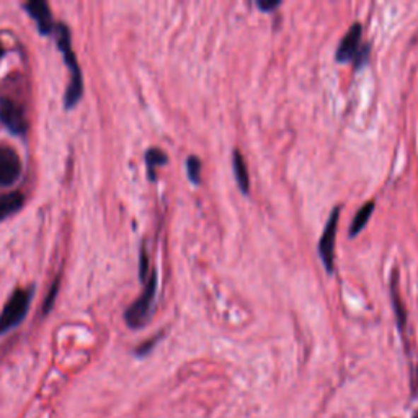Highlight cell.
<instances>
[{"instance_id": "cell-1", "label": "cell", "mask_w": 418, "mask_h": 418, "mask_svg": "<svg viewBox=\"0 0 418 418\" xmlns=\"http://www.w3.org/2000/svg\"><path fill=\"white\" fill-rule=\"evenodd\" d=\"M56 41H57V47L62 52V57H64V62L71 72V81H69V86L66 90V97H64V107L67 110L74 108L77 105L79 100L82 98V92H83V79H82V72L81 67H79L77 57L72 51V43H71V33H69V28L64 23H59L56 26Z\"/></svg>"}, {"instance_id": "cell-2", "label": "cell", "mask_w": 418, "mask_h": 418, "mask_svg": "<svg viewBox=\"0 0 418 418\" xmlns=\"http://www.w3.org/2000/svg\"><path fill=\"white\" fill-rule=\"evenodd\" d=\"M157 293V273L152 272L146 281L142 294L132 303L124 312V320L129 329H141L149 322L154 309V301Z\"/></svg>"}, {"instance_id": "cell-3", "label": "cell", "mask_w": 418, "mask_h": 418, "mask_svg": "<svg viewBox=\"0 0 418 418\" xmlns=\"http://www.w3.org/2000/svg\"><path fill=\"white\" fill-rule=\"evenodd\" d=\"M31 291L17 289L10 296L7 304L4 306L2 314H0V335L10 332L15 327L20 325L26 317V312L30 309Z\"/></svg>"}, {"instance_id": "cell-4", "label": "cell", "mask_w": 418, "mask_h": 418, "mask_svg": "<svg viewBox=\"0 0 418 418\" xmlns=\"http://www.w3.org/2000/svg\"><path fill=\"white\" fill-rule=\"evenodd\" d=\"M363 28L359 23H354L348 33L343 36L337 50V61H353L354 66L361 67L369 59V45L361 43Z\"/></svg>"}, {"instance_id": "cell-5", "label": "cell", "mask_w": 418, "mask_h": 418, "mask_svg": "<svg viewBox=\"0 0 418 418\" xmlns=\"http://www.w3.org/2000/svg\"><path fill=\"white\" fill-rule=\"evenodd\" d=\"M0 123L15 136H23L28 129L25 110L7 97H0Z\"/></svg>"}, {"instance_id": "cell-6", "label": "cell", "mask_w": 418, "mask_h": 418, "mask_svg": "<svg viewBox=\"0 0 418 418\" xmlns=\"http://www.w3.org/2000/svg\"><path fill=\"white\" fill-rule=\"evenodd\" d=\"M338 218H340V208L332 211L329 221L319 240V255L325 265V269L329 273L333 272V260H335V239L338 229Z\"/></svg>"}, {"instance_id": "cell-7", "label": "cell", "mask_w": 418, "mask_h": 418, "mask_svg": "<svg viewBox=\"0 0 418 418\" xmlns=\"http://www.w3.org/2000/svg\"><path fill=\"white\" fill-rule=\"evenodd\" d=\"M22 175V161L12 147L0 146V187H10Z\"/></svg>"}, {"instance_id": "cell-8", "label": "cell", "mask_w": 418, "mask_h": 418, "mask_svg": "<svg viewBox=\"0 0 418 418\" xmlns=\"http://www.w3.org/2000/svg\"><path fill=\"white\" fill-rule=\"evenodd\" d=\"M26 12L30 13V17L35 20L36 26H38V31L41 35H51L52 31L56 30L54 22H52V13L50 10V5L43 0H31L25 5Z\"/></svg>"}, {"instance_id": "cell-9", "label": "cell", "mask_w": 418, "mask_h": 418, "mask_svg": "<svg viewBox=\"0 0 418 418\" xmlns=\"http://www.w3.org/2000/svg\"><path fill=\"white\" fill-rule=\"evenodd\" d=\"M232 168H234V175H236L237 183H239V188L243 193H248V188H250V178H248L245 158H243V156L239 151H234V156H232Z\"/></svg>"}, {"instance_id": "cell-10", "label": "cell", "mask_w": 418, "mask_h": 418, "mask_svg": "<svg viewBox=\"0 0 418 418\" xmlns=\"http://www.w3.org/2000/svg\"><path fill=\"white\" fill-rule=\"evenodd\" d=\"M22 206H23V197L20 192H13V193L0 197V221H4L5 218H8V216L17 213Z\"/></svg>"}, {"instance_id": "cell-11", "label": "cell", "mask_w": 418, "mask_h": 418, "mask_svg": "<svg viewBox=\"0 0 418 418\" xmlns=\"http://www.w3.org/2000/svg\"><path fill=\"white\" fill-rule=\"evenodd\" d=\"M167 154L163 151L158 149V147H152L146 152V166H147V173H149V180L154 182L156 180V168L161 166H166L167 163Z\"/></svg>"}, {"instance_id": "cell-12", "label": "cell", "mask_w": 418, "mask_h": 418, "mask_svg": "<svg viewBox=\"0 0 418 418\" xmlns=\"http://www.w3.org/2000/svg\"><path fill=\"white\" fill-rule=\"evenodd\" d=\"M373 211H374V201H369V203L364 204L363 208L358 211L356 216H354V218H353L352 227H350V236L352 237L356 236L359 231H363V227L368 224L369 218H371Z\"/></svg>"}, {"instance_id": "cell-13", "label": "cell", "mask_w": 418, "mask_h": 418, "mask_svg": "<svg viewBox=\"0 0 418 418\" xmlns=\"http://www.w3.org/2000/svg\"><path fill=\"white\" fill-rule=\"evenodd\" d=\"M187 172L188 178L192 180L195 185L201 182V161L197 156H190L187 158Z\"/></svg>"}, {"instance_id": "cell-14", "label": "cell", "mask_w": 418, "mask_h": 418, "mask_svg": "<svg viewBox=\"0 0 418 418\" xmlns=\"http://www.w3.org/2000/svg\"><path fill=\"white\" fill-rule=\"evenodd\" d=\"M149 260H147V252H146V247L142 245L141 248V257H139V277H141V281L146 283L147 278H149Z\"/></svg>"}, {"instance_id": "cell-15", "label": "cell", "mask_w": 418, "mask_h": 418, "mask_svg": "<svg viewBox=\"0 0 418 418\" xmlns=\"http://www.w3.org/2000/svg\"><path fill=\"white\" fill-rule=\"evenodd\" d=\"M59 278L56 279L54 281V284H52L51 286V291H50V294H47V298H46V301H45V306H43V314L46 315L47 312L51 310V308H52V304H54V299H56V294H57V291H59Z\"/></svg>"}, {"instance_id": "cell-16", "label": "cell", "mask_w": 418, "mask_h": 418, "mask_svg": "<svg viewBox=\"0 0 418 418\" xmlns=\"http://www.w3.org/2000/svg\"><path fill=\"white\" fill-rule=\"evenodd\" d=\"M257 5L258 8L263 10V12H272V10L278 8L279 5H281V2H279V0H272V2H269V0H267V2H265V0H258Z\"/></svg>"}, {"instance_id": "cell-17", "label": "cell", "mask_w": 418, "mask_h": 418, "mask_svg": "<svg viewBox=\"0 0 418 418\" xmlns=\"http://www.w3.org/2000/svg\"><path fill=\"white\" fill-rule=\"evenodd\" d=\"M156 342H157V337H156V338H152V340H151V342H147V343H142V345H141L139 348H137V352H136V353H137V354H139V356H142V354H147V353H149V352H151V348L156 345Z\"/></svg>"}, {"instance_id": "cell-18", "label": "cell", "mask_w": 418, "mask_h": 418, "mask_svg": "<svg viewBox=\"0 0 418 418\" xmlns=\"http://www.w3.org/2000/svg\"><path fill=\"white\" fill-rule=\"evenodd\" d=\"M2 56H4V46L0 43V59H2Z\"/></svg>"}]
</instances>
